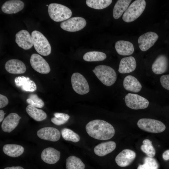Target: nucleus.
<instances>
[{"label": "nucleus", "mask_w": 169, "mask_h": 169, "mask_svg": "<svg viewBox=\"0 0 169 169\" xmlns=\"http://www.w3.org/2000/svg\"><path fill=\"white\" fill-rule=\"evenodd\" d=\"M85 129L90 136L98 140L110 139L115 134L113 126L108 122L101 120H95L90 121L86 125Z\"/></svg>", "instance_id": "1"}, {"label": "nucleus", "mask_w": 169, "mask_h": 169, "mask_svg": "<svg viewBox=\"0 0 169 169\" xmlns=\"http://www.w3.org/2000/svg\"><path fill=\"white\" fill-rule=\"evenodd\" d=\"M92 71L99 79L107 86L113 85L116 80V73L110 66L100 65L96 66Z\"/></svg>", "instance_id": "2"}, {"label": "nucleus", "mask_w": 169, "mask_h": 169, "mask_svg": "<svg viewBox=\"0 0 169 169\" xmlns=\"http://www.w3.org/2000/svg\"><path fill=\"white\" fill-rule=\"evenodd\" d=\"M48 12L50 18L56 22L69 19L72 15V11L69 8L57 3L50 4L48 6Z\"/></svg>", "instance_id": "3"}, {"label": "nucleus", "mask_w": 169, "mask_h": 169, "mask_svg": "<svg viewBox=\"0 0 169 169\" xmlns=\"http://www.w3.org/2000/svg\"><path fill=\"white\" fill-rule=\"evenodd\" d=\"M33 44L36 51L41 55L47 56L51 51V45L47 38L40 32L33 31L31 33Z\"/></svg>", "instance_id": "4"}, {"label": "nucleus", "mask_w": 169, "mask_h": 169, "mask_svg": "<svg viewBox=\"0 0 169 169\" xmlns=\"http://www.w3.org/2000/svg\"><path fill=\"white\" fill-rule=\"evenodd\" d=\"M146 6V2L144 0L134 1L123 14L122 18L123 20L127 23L135 21L142 14Z\"/></svg>", "instance_id": "5"}, {"label": "nucleus", "mask_w": 169, "mask_h": 169, "mask_svg": "<svg viewBox=\"0 0 169 169\" xmlns=\"http://www.w3.org/2000/svg\"><path fill=\"white\" fill-rule=\"evenodd\" d=\"M137 125L141 129L152 133L163 132L166 129L165 125L162 122L149 118H142L137 122Z\"/></svg>", "instance_id": "6"}, {"label": "nucleus", "mask_w": 169, "mask_h": 169, "mask_svg": "<svg viewBox=\"0 0 169 169\" xmlns=\"http://www.w3.org/2000/svg\"><path fill=\"white\" fill-rule=\"evenodd\" d=\"M71 80L73 89L78 94L83 95L89 92L88 83L82 74L77 72L73 73L72 75Z\"/></svg>", "instance_id": "7"}, {"label": "nucleus", "mask_w": 169, "mask_h": 169, "mask_svg": "<svg viewBox=\"0 0 169 169\" xmlns=\"http://www.w3.org/2000/svg\"><path fill=\"white\" fill-rule=\"evenodd\" d=\"M125 101L126 106L134 110L144 109L149 105L148 100L137 94L129 93L125 97Z\"/></svg>", "instance_id": "8"}, {"label": "nucleus", "mask_w": 169, "mask_h": 169, "mask_svg": "<svg viewBox=\"0 0 169 169\" xmlns=\"http://www.w3.org/2000/svg\"><path fill=\"white\" fill-rule=\"evenodd\" d=\"M86 22L83 18L74 17L62 22L60 27L63 30L70 32H74L81 30L86 26Z\"/></svg>", "instance_id": "9"}, {"label": "nucleus", "mask_w": 169, "mask_h": 169, "mask_svg": "<svg viewBox=\"0 0 169 169\" xmlns=\"http://www.w3.org/2000/svg\"><path fill=\"white\" fill-rule=\"evenodd\" d=\"M31 65L37 72L42 74H47L50 71V68L47 62L41 56L33 54L30 59Z\"/></svg>", "instance_id": "10"}, {"label": "nucleus", "mask_w": 169, "mask_h": 169, "mask_svg": "<svg viewBox=\"0 0 169 169\" xmlns=\"http://www.w3.org/2000/svg\"><path fill=\"white\" fill-rule=\"evenodd\" d=\"M158 36L155 33L150 31L140 36L138 40L139 47L142 51H146L152 47L156 41Z\"/></svg>", "instance_id": "11"}, {"label": "nucleus", "mask_w": 169, "mask_h": 169, "mask_svg": "<svg viewBox=\"0 0 169 169\" xmlns=\"http://www.w3.org/2000/svg\"><path fill=\"white\" fill-rule=\"evenodd\" d=\"M37 135L42 139L55 142L60 139L61 133L55 128L47 127L39 130L37 132Z\"/></svg>", "instance_id": "12"}, {"label": "nucleus", "mask_w": 169, "mask_h": 169, "mask_svg": "<svg viewBox=\"0 0 169 169\" xmlns=\"http://www.w3.org/2000/svg\"><path fill=\"white\" fill-rule=\"evenodd\" d=\"M15 42L20 47L24 50L31 49L33 45L31 35L27 31L22 30L15 35Z\"/></svg>", "instance_id": "13"}, {"label": "nucleus", "mask_w": 169, "mask_h": 169, "mask_svg": "<svg viewBox=\"0 0 169 169\" xmlns=\"http://www.w3.org/2000/svg\"><path fill=\"white\" fill-rule=\"evenodd\" d=\"M136 157L135 152L130 149H125L122 150L116 156L115 161L119 166L124 167L131 164Z\"/></svg>", "instance_id": "14"}, {"label": "nucleus", "mask_w": 169, "mask_h": 169, "mask_svg": "<svg viewBox=\"0 0 169 169\" xmlns=\"http://www.w3.org/2000/svg\"><path fill=\"white\" fill-rule=\"evenodd\" d=\"M21 117L15 113H11L8 115L3 120L1 125L3 131L10 133L18 125Z\"/></svg>", "instance_id": "15"}, {"label": "nucleus", "mask_w": 169, "mask_h": 169, "mask_svg": "<svg viewBox=\"0 0 169 169\" xmlns=\"http://www.w3.org/2000/svg\"><path fill=\"white\" fill-rule=\"evenodd\" d=\"M5 67L8 72L12 74H22L26 70L25 64L18 59H13L8 60L5 63Z\"/></svg>", "instance_id": "16"}, {"label": "nucleus", "mask_w": 169, "mask_h": 169, "mask_svg": "<svg viewBox=\"0 0 169 169\" xmlns=\"http://www.w3.org/2000/svg\"><path fill=\"white\" fill-rule=\"evenodd\" d=\"M60 156L59 151L53 147H47L42 151L41 157L42 159L45 163L53 164L59 160Z\"/></svg>", "instance_id": "17"}, {"label": "nucleus", "mask_w": 169, "mask_h": 169, "mask_svg": "<svg viewBox=\"0 0 169 169\" xmlns=\"http://www.w3.org/2000/svg\"><path fill=\"white\" fill-rule=\"evenodd\" d=\"M24 3L19 0H11L5 2L1 7V10L7 14H13L18 13L24 7Z\"/></svg>", "instance_id": "18"}, {"label": "nucleus", "mask_w": 169, "mask_h": 169, "mask_svg": "<svg viewBox=\"0 0 169 169\" xmlns=\"http://www.w3.org/2000/svg\"><path fill=\"white\" fill-rule=\"evenodd\" d=\"M168 61L167 57L164 54L159 55L153 63L151 69L153 72L159 74L165 72L167 70Z\"/></svg>", "instance_id": "19"}, {"label": "nucleus", "mask_w": 169, "mask_h": 169, "mask_svg": "<svg viewBox=\"0 0 169 169\" xmlns=\"http://www.w3.org/2000/svg\"><path fill=\"white\" fill-rule=\"evenodd\" d=\"M16 86L22 90L28 92H33L37 89L35 82L28 77L18 76L14 79Z\"/></svg>", "instance_id": "20"}, {"label": "nucleus", "mask_w": 169, "mask_h": 169, "mask_svg": "<svg viewBox=\"0 0 169 169\" xmlns=\"http://www.w3.org/2000/svg\"><path fill=\"white\" fill-rule=\"evenodd\" d=\"M136 66V61L134 57H124L120 62L118 71L121 74L129 73L133 71Z\"/></svg>", "instance_id": "21"}, {"label": "nucleus", "mask_w": 169, "mask_h": 169, "mask_svg": "<svg viewBox=\"0 0 169 169\" xmlns=\"http://www.w3.org/2000/svg\"><path fill=\"white\" fill-rule=\"evenodd\" d=\"M116 144L113 141L102 142L96 145L94 148V152L97 155L103 156L111 152L115 148Z\"/></svg>", "instance_id": "22"}, {"label": "nucleus", "mask_w": 169, "mask_h": 169, "mask_svg": "<svg viewBox=\"0 0 169 169\" xmlns=\"http://www.w3.org/2000/svg\"><path fill=\"white\" fill-rule=\"evenodd\" d=\"M123 85L126 90L135 93L140 92L142 88V85L138 80L131 75H128L125 78Z\"/></svg>", "instance_id": "23"}, {"label": "nucleus", "mask_w": 169, "mask_h": 169, "mask_svg": "<svg viewBox=\"0 0 169 169\" xmlns=\"http://www.w3.org/2000/svg\"><path fill=\"white\" fill-rule=\"evenodd\" d=\"M115 48L117 52L122 55H129L132 54L134 48L133 44L128 41L119 40L115 44Z\"/></svg>", "instance_id": "24"}, {"label": "nucleus", "mask_w": 169, "mask_h": 169, "mask_svg": "<svg viewBox=\"0 0 169 169\" xmlns=\"http://www.w3.org/2000/svg\"><path fill=\"white\" fill-rule=\"evenodd\" d=\"M3 151L7 155L13 157H18L23 154L24 151L22 146L14 144H7L4 145Z\"/></svg>", "instance_id": "25"}, {"label": "nucleus", "mask_w": 169, "mask_h": 169, "mask_svg": "<svg viewBox=\"0 0 169 169\" xmlns=\"http://www.w3.org/2000/svg\"><path fill=\"white\" fill-rule=\"evenodd\" d=\"M28 114L34 120L40 121L45 120L47 115L43 110L37 108L31 105H28L26 108Z\"/></svg>", "instance_id": "26"}, {"label": "nucleus", "mask_w": 169, "mask_h": 169, "mask_svg": "<svg viewBox=\"0 0 169 169\" xmlns=\"http://www.w3.org/2000/svg\"><path fill=\"white\" fill-rule=\"evenodd\" d=\"M131 0H118L115 4L113 11V15L115 19H118L125 12Z\"/></svg>", "instance_id": "27"}, {"label": "nucleus", "mask_w": 169, "mask_h": 169, "mask_svg": "<svg viewBox=\"0 0 169 169\" xmlns=\"http://www.w3.org/2000/svg\"><path fill=\"white\" fill-rule=\"evenodd\" d=\"M66 167L67 169H84L85 165L79 158L71 156L66 159Z\"/></svg>", "instance_id": "28"}, {"label": "nucleus", "mask_w": 169, "mask_h": 169, "mask_svg": "<svg viewBox=\"0 0 169 169\" xmlns=\"http://www.w3.org/2000/svg\"><path fill=\"white\" fill-rule=\"evenodd\" d=\"M106 55L104 53L99 51H90L84 54V60L88 62L101 61L105 59Z\"/></svg>", "instance_id": "29"}, {"label": "nucleus", "mask_w": 169, "mask_h": 169, "mask_svg": "<svg viewBox=\"0 0 169 169\" xmlns=\"http://www.w3.org/2000/svg\"><path fill=\"white\" fill-rule=\"evenodd\" d=\"M111 0H87V5L89 7L96 9H101L106 8L112 3Z\"/></svg>", "instance_id": "30"}, {"label": "nucleus", "mask_w": 169, "mask_h": 169, "mask_svg": "<svg viewBox=\"0 0 169 169\" xmlns=\"http://www.w3.org/2000/svg\"><path fill=\"white\" fill-rule=\"evenodd\" d=\"M61 134L62 137L66 141L77 142L80 140V137L78 134L68 128L62 129Z\"/></svg>", "instance_id": "31"}, {"label": "nucleus", "mask_w": 169, "mask_h": 169, "mask_svg": "<svg viewBox=\"0 0 169 169\" xmlns=\"http://www.w3.org/2000/svg\"><path fill=\"white\" fill-rule=\"evenodd\" d=\"M143 145L141 146V151L148 156L153 157L156 154V151L152 144V141L148 139L144 140Z\"/></svg>", "instance_id": "32"}, {"label": "nucleus", "mask_w": 169, "mask_h": 169, "mask_svg": "<svg viewBox=\"0 0 169 169\" xmlns=\"http://www.w3.org/2000/svg\"><path fill=\"white\" fill-rule=\"evenodd\" d=\"M54 117L51 119V121L56 125H61L65 123L69 118V116L67 114L55 113L54 114Z\"/></svg>", "instance_id": "33"}, {"label": "nucleus", "mask_w": 169, "mask_h": 169, "mask_svg": "<svg viewBox=\"0 0 169 169\" xmlns=\"http://www.w3.org/2000/svg\"><path fill=\"white\" fill-rule=\"evenodd\" d=\"M27 102L29 104L38 108H43L44 105L43 100L35 94H31L26 100Z\"/></svg>", "instance_id": "34"}, {"label": "nucleus", "mask_w": 169, "mask_h": 169, "mask_svg": "<svg viewBox=\"0 0 169 169\" xmlns=\"http://www.w3.org/2000/svg\"><path fill=\"white\" fill-rule=\"evenodd\" d=\"M144 163L146 164L150 169H158V164L154 158L146 157L144 159Z\"/></svg>", "instance_id": "35"}, {"label": "nucleus", "mask_w": 169, "mask_h": 169, "mask_svg": "<svg viewBox=\"0 0 169 169\" xmlns=\"http://www.w3.org/2000/svg\"><path fill=\"white\" fill-rule=\"evenodd\" d=\"M160 81L164 88L169 90V74L162 76L160 78Z\"/></svg>", "instance_id": "36"}, {"label": "nucleus", "mask_w": 169, "mask_h": 169, "mask_svg": "<svg viewBox=\"0 0 169 169\" xmlns=\"http://www.w3.org/2000/svg\"><path fill=\"white\" fill-rule=\"evenodd\" d=\"M8 103V100L5 96L0 94V108L5 107Z\"/></svg>", "instance_id": "37"}, {"label": "nucleus", "mask_w": 169, "mask_h": 169, "mask_svg": "<svg viewBox=\"0 0 169 169\" xmlns=\"http://www.w3.org/2000/svg\"><path fill=\"white\" fill-rule=\"evenodd\" d=\"M162 157L163 159L165 161L169 160V150L165 151L163 153Z\"/></svg>", "instance_id": "38"}, {"label": "nucleus", "mask_w": 169, "mask_h": 169, "mask_svg": "<svg viewBox=\"0 0 169 169\" xmlns=\"http://www.w3.org/2000/svg\"><path fill=\"white\" fill-rule=\"evenodd\" d=\"M137 169H150L147 166L145 163L142 165H139L137 167Z\"/></svg>", "instance_id": "39"}, {"label": "nucleus", "mask_w": 169, "mask_h": 169, "mask_svg": "<svg viewBox=\"0 0 169 169\" xmlns=\"http://www.w3.org/2000/svg\"><path fill=\"white\" fill-rule=\"evenodd\" d=\"M5 114L4 111L2 110H0V122H1L3 120L4 115Z\"/></svg>", "instance_id": "40"}, {"label": "nucleus", "mask_w": 169, "mask_h": 169, "mask_svg": "<svg viewBox=\"0 0 169 169\" xmlns=\"http://www.w3.org/2000/svg\"><path fill=\"white\" fill-rule=\"evenodd\" d=\"M4 169H24L23 167L20 166H12L11 167H7Z\"/></svg>", "instance_id": "41"}, {"label": "nucleus", "mask_w": 169, "mask_h": 169, "mask_svg": "<svg viewBox=\"0 0 169 169\" xmlns=\"http://www.w3.org/2000/svg\"><path fill=\"white\" fill-rule=\"evenodd\" d=\"M46 6H48V5H47Z\"/></svg>", "instance_id": "42"}]
</instances>
